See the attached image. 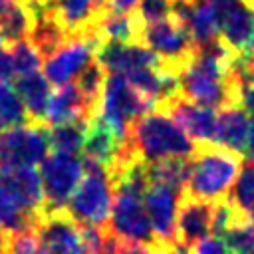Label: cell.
<instances>
[{"label":"cell","mask_w":254,"mask_h":254,"mask_svg":"<svg viewBox=\"0 0 254 254\" xmlns=\"http://www.w3.org/2000/svg\"><path fill=\"white\" fill-rule=\"evenodd\" d=\"M127 149L147 161L169 157H190L196 149L185 129L165 111H149L135 119L127 129Z\"/></svg>","instance_id":"6da1fadb"},{"label":"cell","mask_w":254,"mask_h":254,"mask_svg":"<svg viewBox=\"0 0 254 254\" xmlns=\"http://www.w3.org/2000/svg\"><path fill=\"white\" fill-rule=\"evenodd\" d=\"M240 169L242 155L216 143H196V149L190 155L185 194L206 202L222 200L228 196Z\"/></svg>","instance_id":"7a4b0ae2"},{"label":"cell","mask_w":254,"mask_h":254,"mask_svg":"<svg viewBox=\"0 0 254 254\" xmlns=\"http://www.w3.org/2000/svg\"><path fill=\"white\" fill-rule=\"evenodd\" d=\"M113 196L115 190L107 171L83 159V177L67 202V212L81 226H109Z\"/></svg>","instance_id":"3957f363"},{"label":"cell","mask_w":254,"mask_h":254,"mask_svg":"<svg viewBox=\"0 0 254 254\" xmlns=\"http://www.w3.org/2000/svg\"><path fill=\"white\" fill-rule=\"evenodd\" d=\"M151 109H155V105L143 93H139L125 77L107 73V79L93 115H97L119 139L125 141L129 125L141 115L149 113Z\"/></svg>","instance_id":"277c9868"},{"label":"cell","mask_w":254,"mask_h":254,"mask_svg":"<svg viewBox=\"0 0 254 254\" xmlns=\"http://www.w3.org/2000/svg\"><path fill=\"white\" fill-rule=\"evenodd\" d=\"M139 42L159 56L165 69L177 75L185 71L198 50L187 26L173 14L155 24H145Z\"/></svg>","instance_id":"5b68a950"},{"label":"cell","mask_w":254,"mask_h":254,"mask_svg":"<svg viewBox=\"0 0 254 254\" xmlns=\"http://www.w3.org/2000/svg\"><path fill=\"white\" fill-rule=\"evenodd\" d=\"M0 202L32 220L46 210L42 175L36 167H0Z\"/></svg>","instance_id":"8992f818"},{"label":"cell","mask_w":254,"mask_h":254,"mask_svg":"<svg viewBox=\"0 0 254 254\" xmlns=\"http://www.w3.org/2000/svg\"><path fill=\"white\" fill-rule=\"evenodd\" d=\"M113 206L109 228L121 238L131 242H155V232L145 208V192L127 185H119L113 189Z\"/></svg>","instance_id":"52a82bcc"},{"label":"cell","mask_w":254,"mask_h":254,"mask_svg":"<svg viewBox=\"0 0 254 254\" xmlns=\"http://www.w3.org/2000/svg\"><path fill=\"white\" fill-rule=\"evenodd\" d=\"M48 125L26 123L0 133V167H34L48 157Z\"/></svg>","instance_id":"ba28073f"},{"label":"cell","mask_w":254,"mask_h":254,"mask_svg":"<svg viewBox=\"0 0 254 254\" xmlns=\"http://www.w3.org/2000/svg\"><path fill=\"white\" fill-rule=\"evenodd\" d=\"M218 12L220 42L236 56L254 60V2L212 0Z\"/></svg>","instance_id":"9c48e42d"},{"label":"cell","mask_w":254,"mask_h":254,"mask_svg":"<svg viewBox=\"0 0 254 254\" xmlns=\"http://www.w3.org/2000/svg\"><path fill=\"white\" fill-rule=\"evenodd\" d=\"M42 185L46 208H67L83 177V159L69 153H52L42 161Z\"/></svg>","instance_id":"30bf717a"},{"label":"cell","mask_w":254,"mask_h":254,"mask_svg":"<svg viewBox=\"0 0 254 254\" xmlns=\"http://www.w3.org/2000/svg\"><path fill=\"white\" fill-rule=\"evenodd\" d=\"M48 254H89L81 224L67 208H46L34 222Z\"/></svg>","instance_id":"8fae6325"},{"label":"cell","mask_w":254,"mask_h":254,"mask_svg":"<svg viewBox=\"0 0 254 254\" xmlns=\"http://www.w3.org/2000/svg\"><path fill=\"white\" fill-rule=\"evenodd\" d=\"M95 52L97 46L89 38H71L48 58H44V75L58 87L71 83V79H75L83 71V67L95 60Z\"/></svg>","instance_id":"7c38bea8"},{"label":"cell","mask_w":254,"mask_h":254,"mask_svg":"<svg viewBox=\"0 0 254 254\" xmlns=\"http://www.w3.org/2000/svg\"><path fill=\"white\" fill-rule=\"evenodd\" d=\"M97 62L105 67L107 73L127 77L133 71L139 69H159L163 67V62L159 56L143 46L141 42H107L95 52Z\"/></svg>","instance_id":"4fadbf2b"},{"label":"cell","mask_w":254,"mask_h":254,"mask_svg":"<svg viewBox=\"0 0 254 254\" xmlns=\"http://www.w3.org/2000/svg\"><path fill=\"white\" fill-rule=\"evenodd\" d=\"M181 192L171 187L151 183L145 190V208L155 232L157 242H173L177 238V210L181 202Z\"/></svg>","instance_id":"5bb4252c"},{"label":"cell","mask_w":254,"mask_h":254,"mask_svg":"<svg viewBox=\"0 0 254 254\" xmlns=\"http://www.w3.org/2000/svg\"><path fill=\"white\" fill-rule=\"evenodd\" d=\"M163 111L169 113L185 129V133L192 141H196V143H214L218 115L212 107L198 105V103H192V101L185 99L183 95H177L175 99H171L167 103V107Z\"/></svg>","instance_id":"9a60e30c"},{"label":"cell","mask_w":254,"mask_h":254,"mask_svg":"<svg viewBox=\"0 0 254 254\" xmlns=\"http://www.w3.org/2000/svg\"><path fill=\"white\" fill-rule=\"evenodd\" d=\"M173 16L187 26L196 46L210 44L220 36L218 12L212 0H173Z\"/></svg>","instance_id":"2e32d148"},{"label":"cell","mask_w":254,"mask_h":254,"mask_svg":"<svg viewBox=\"0 0 254 254\" xmlns=\"http://www.w3.org/2000/svg\"><path fill=\"white\" fill-rule=\"evenodd\" d=\"M50 8L73 38H87L101 16L109 10L107 0H50Z\"/></svg>","instance_id":"e0dca14e"},{"label":"cell","mask_w":254,"mask_h":254,"mask_svg":"<svg viewBox=\"0 0 254 254\" xmlns=\"http://www.w3.org/2000/svg\"><path fill=\"white\" fill-rule=\"evenodd\" d=\"M212 202L183 194L177 210V238L190 248L192 244L208 236V232H212Z\"/></svg>","instance_id":"ac0fdd59"},{"label":"cell","mask_w":254,"mask_h":254,"mask_svg":"<svg viewBox=\"0 0 254 254\" xmlns=\"http://www.w3.org/2000/svg\"><path fill=\"white\" fill-rule=\"evenodd\" d=\"M89 117H91V109L79 87L75 83H65L60 85L56 91H52L46 105L44 125L54 127L73 121H89Z\"/></svg>","instance_id":"d6986e66"},{"label":"cell","mask_w":254,"mask_h":254,"mask_svg":"<svg viewBox=\"0 0 254 254\" xmlns=\"http://www.w3.org/2000/svg\"><path fill=\"white\" fill-rule=\"evenodd\" d=\"M123 149H125L123 139H119L97 115L89 117L87 129H85V141L81 149L85 161L101 165L107 171L121 157Z\"/></svg>","instance_id":"ffe728a7"},{"label":"cell","mask_w":254,"mask_h":254,"mask_svg":"<svg viewBox=\"0 0 254 254\" xmlns=\"http://www.w3.org/2000/svg\"><path fill=\"white\" fill-rule=\"evenodd\" d=\"M248 133H250V119L244 107L228 105L220 109L216 123V139H214L216 145L242 155L246 153Z\"/></svg>","instance_id":"44dd1931"},{"label":"cell","mask_w":254,"mask_h":254,"mask_svg":"<svg viewBox=\"0 0 254 254\" xmlns=\"http://www.w3.org/2000/svg\"><path fill=\"white\" fill-rule=\"evenodd\" d=\"M34 24H36L34 2L10 0V4L0 12V36L8 46L22 40H30Z\"/></svg>","instance_id":"7402d4cb"},{"label":"cell","mask_w":254,"mask_h":254,"mask_svg":"<svg viewBox=\"0 0 254 254\" xmlns=\"http://www.w3.org/2000/svg\"><path fill=\"white\" fill-rule=\"evenodd\" d=\"M16 91L26 105L30 121L32 123H44L46 105H48V99L52 95L48 77L40 71L30 73V75H22L16 79Z\"/></svg>","instance_id":"603a6c76"},{"label":"cell","mask_w":254,"mask_h":254,"mask_svg":"<svg viewBox=\"0 0 254 254\" xmlns=\"http://www.w3.org/2000/svg\"><path fill=\"white\" fill-rule=\"evenodd\" d=\"M189 169H190V157H169V159L153 161L149 163V183L165 185L185 194Z\"/></svg>","instance_id":"cb8c5ba5"},{"label":"cell","mask_w":254,"mask_h":254,"mask_svg":"<svg viewBox=\"0 0 254 254\" xmlns=\"http://www.w3.org/2000/svg\"><path fill=\"white\" fill-rule=\"evenodd\" d=\"M32 123L22 97L10 81L0 79V131Z\"/></svg>","instance_id":"d4e9b609"},{"label":"cell","mask_w":254,"mask_h":254,"mask_svg":"<svg viewBox=\"0 0 254 254\" xmlns=\"http://www.w3.org/2000/svg\"><path fill=\"white\" fill-rule=\"evenodd\" d=\"M85 129H87V121H73V123L48 127V137H50L52 151L54 153L77 155L83 149Z\"/></svg>","instance_id":"484cf974"},{"label":"cell","mask_w":254,"mask_h":254,"mask_svg":"<svg viewBox=\"0 0 254 254\" xmlns=\"http://www.w3.org/2000/svg\"><path fill=\"white\" fill-rule=\"evenodd\" d=\"M220 238L230 254H254V220L240 212Z\"/></svg>","instance_id":"4316f807"},{"label":"cell","mask_w":254,"mask_h":254,"mask_svg":"<svg viewBox=\"0 0 254 254\" xmlns=\"http://www.w3.org/2000/svg\"><path fill=\"white\" fill-rule=\"evenodd\" d=\"M105 79H107V71L105 67L97 62V58L93 62H89L83 71L75 77V85L79 87V91L83 93L89 109H91V115L95 113V107L99 103V97H101V91H103V85H105Z\"/></svg>","instance_id":"83f0119b"},{"label":"cell","mask_w":254,"mask_h":254,"mask_svg":"<svg viewBox=\"0 0 254 254\" xmlns=\"http://www.w3.org/2000/svg\"><path fill=\"white\" fill-rule=\"evenodd\" d=\"M228 200L248 218L254 220V163L242 165L232 189Z\"/></svg>","instance_id":"f1b7e54d"},{"label":"cell","mask_w":254,"mask_h":254,"mask_svg":"<svg viewBox=\"0 0 254 254\" xmlns=\"http://www.w3.org/2000/svg\"><path fill=\"white\" fill-rule=\"evenodd\" d=\"M10 48V54H12V60H14V69H16V79L22 77V75H30V73H36L44 62L42 54L38 52V48L30 42V40H22V42H16Z\"/></svg>","instance_id":"f546056e"},{"label":"cell","mask_w":254,"mask_h":254,"mask_svg":"<svg viewBox=\"0 0 254 254\" xmlns=\"http://www.w3.org/2000/svg\"><path fill=\"white\" fill-rule=\"evenodd\" d=\"M4 254H48L40 234L34 226L8 232V244Z\"/></svg>","instance_id":"4dcf8cb0"},{"label":"cell","mask_w":254,"mask_h":254,"mask_svg":"<svg viewBox=\"0 0 254 254\" xmlns=\"http://www.w3.org/2000/svg\"><path fill=\"white\" fill-rule=\"evenodd\" d=\"M135 14L143 24H155L173 14V0H139Z\"/></svg>","instance_id":"1f68e13d"},{"label":"cell","mask_w":254,"mask_h":254,"mask_svg":"<svg viewBox=\"0 0 254 254\" xmlns=\"http://www.w3.org/2000/svg\"><path fill=\"white\" fill-rule=\"evenodd\" d=\"M190 254H230V252L220 236L210 234V236H204L202 240H198L196 244H192Z\"/></svg>","instance_id":"d6a6232c"},{"label":"cell","mask_w":254,"mask_h":254,"mask_svg":"<svg viewBox=\"0 0 254 254\" xmlns=\"http://www.w3.org/2000/svg\"><path fill=\"white\" fill-rule=\"evenodd\" d=\"M115 254H157V244H155V242H131V240H121Z\"/></svg>","instance_id":"836d02e7"},{"label":"cell","mask_w":254,"mask_h":254,"mask_svg":"<svg viewBox=\"0 0 254 254\" xmlns=\"http://www.w3.org/2000/svg\"><path fill=\"white\" fill-rule=\"evenodd\" d=\"M0 79L2 81L16 79V69H14V60H12L10 48L0 50Z\"/></svg>","instance_id":"e575fe53"},{"label":"cell","mask_w":254,"mask_h":254,"mask_svg":"<svg viewBox=\"0 0 254 254\" xmlns=\"http://www.w3.org/2000/svg\"><path fill=\"white\" fill-rule=\"evenodd\" d=\"M238 105L246 109V113L254 115V83L242 85L238 89Z\"/></svg>","instance_id":"d590c367"},{"label":"cell","mask_w":254,"mask_h":254,"mask_svg":"<svg viewBox=\"0 0 254 254\" xmlns=\"http://www.w3.org/2000/svg\"><path fill=\"white\" fill-rule=\"evenodd\" d=\"M107 2H109V8L113 12H123V14L133 12L139 4V0H107Z\"/></svg>","instance_id":"8d00e7d4"},{"label":"cell","mask_w":254,"mask_h":254,"mask_svg":"<svg viewBox=\"0 0 254 254\" xmlns=\"http://www.w3.org/2000/svg\"><path fill=\"white\" fill-rule=\"evenodd\" d=\"M246 155L250 163H254V119L250 121V133H248V145H246Z\"/></svg>","instance_id":"74e56055"},{"label":"cell","mask_w":254,"mask_h":254,"mask_svg":"<svg viewBox=\"0 0 254 254\" xmlns=\"http://www.w3.org/2000/svg\"><path fill=\"white\" fill-rule=\"evenodd\" d=\"M6 244H8V230L0 228V252L6 250Z\"/></svg>","instance_id":"f35d334b"},{"label":"cell","mask_w":254,"mask_h":254,"mask_svg":"<svg viewBox=\"0 0 254 254\" xmlns=\"http://www.w3.org/2000/svg\"><path fill=\"white\" fill-rule=\"evenodd\" d=\"M8 4H10V0H0V12H2V10H4Z\"/></svg>","instance_id":"ab89813d"},{"label":"cell","mask_w":254,"mask_h":254,"mask_svg":"<svg viewBox=\"0 0 254 254\" xmlns=\"http://www.w3.org/2000/svg\"><path fill=\"white\" fill-rule=\"evenodd\" d=\"M2 46H4V40H2V36H0V50H2Z\"/></svg>","instance_id":"60d3db41"},{"label":"cell","mask_w":254,"mask_h":254,"mask_svg":"<svg viewBox=\"0 0 254 254\" xmlns=\"http://www.w3.org/2000/svg\"><path fill=\"white\" fill-rule=\"evenodd\" d=\"M30 2H44V0H30Z\"/></svg>","instance_id":"b9f144b4"},{"label":"cell","mask_w":254,"mask_h":254,"mask_svg":"<svg viewBox=\"0 0 254 254\" xmlns=\"http://www.w3.org/2000/svg\"><path fill=\"white\" fill-rule=\"evenodd\" d=\"M0 254H4V252H0Z\"/></svg>","instance_id":"7bdbcfd3"}]
</instances>
